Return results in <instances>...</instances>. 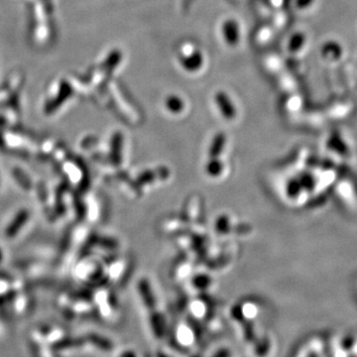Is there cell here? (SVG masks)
I'll list each match as a JSON object with an SVG mask.
<instances>
[{
	"label": "cell",
	"instance_id": "cell-1",
	"mask_svg": "<svg viewBox=\"0 0 357 357\" xmlns=\"http://www.w3.org/2000/svg\"><path fill=\"white\" fill-rule=\"evenodd\" d=\"M178 65L188 73L200 72L206 65V56L199 48H193L188 52H182L178 57Z\"/></svg>",
	"mask_w": 357,
	"mask_h": 357
},
{
	"label": "cell",
	"instance_id": "cell-2",
	"mask_svg": "<svg viewBox=\"0 0 357 357\" xmlns=\"http://www.w3.org/2000/svg\"><path fill=\"white\" fill-rule=\"evenodd\" d=\"M219 33L223 43L229 48L239 46L242 39V28L238 19L227 17L223 19L219 26Z\"/></svg>",
	"mask_w": 357,
	"mask_h": 357
},
{
	"label": "cell",
	"instance_id": "cell-3",
	"mask_svg": "<svg viewBox=\"0 0 357 357\" xmlns=\"http://www.w3.org/2000/svg\"><path fill=\"white\" fill-rule=\"evenodd\" d=\"M214 102L219 114L225 120L230 121L237 117L238 111L235 103L232 100L231 96L226 91H224V89H218V91L214 93Z\"/></svg>",
	"mask_w": 357,
	"mask_h": 357
},
{
	"label": "cell",
	"instance_id": "cell-4",
	"mask_svg": "<svg viewBox=\"0 0 357 357\" xmlns=\"http://www.w3.org/2000/svg\"><path fill=\"white\" fill-rule=\"evenodd\" d=\"M163 107L172 115H181L187 108V103L181 95L171 93L164 98Z\"/></svg>",
	"mask_w": 357,
	"mask_h": 357
},
{
	"label": "cell",
	"instance_id": "cell-5",
	"mask_svg": "<svg viewBox=\"0 0 357 357\" xmlns=\"http://www.w3.org/2000/svg\"><path fill=\"white\" fill-rule=\"evenodd\" d=\"M301 44H303V36L301 37V35H298V34H295L292 36V38L290 39V42H289V50L291 52H297L300 47H301Z\"/></svg>",
	"mask_w": 357,
	"mask_h": 357
}]
</instances>
